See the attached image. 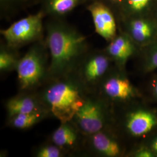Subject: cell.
Returning a JSON list of instances; mask_svg holds the SVG:
<instances>
[{
  "label": "cell",
  "instance_id": "cell-1",
  "mask_svg": "<svg viewBox=\"0 0 157 157\" xmlns=\"http://www.w3.org/2000/svg\"><path fill=\"white\" fill-rule=\"evenodd\" d=\"M45 41L50 55V79L72 74L89 51L87 37L62 23L48 26Z\"/></svg>",
  "mask_w": 157,
  "mask_h": 157
},
{
  "label": "cell",
  "instance_id": "cell-2",
  "mask_svg": "<svg viewBox=\"0 0 157 157\" xmlns=\"http://www.w3.org/2000/svg\"><path fill=\"white\" fill-rule=\"evenodd\" d=\"M36 91L51 118L60 123L72 121L89 92L73 73L49 79Z\"/></svg>",
  "mask_w": 157,
  "mask_h": 157
},
{
  "label": "cell",
  "instance_id": "cell-3",
  "mask_svg": "<svg viewBox=\"0 0 157 157\" xmlns=\"http://www.w3.org/2000/svg\"><path fill=\"white\" fill-rule=\"evenodd\" d=\"M50 55L45 41L34 43L16 69L18 91H36L50 79Z\"/></svg>",
  "mask_w": 157,
  "mask_h": 157
},
{
  "label": "cell",
  "instance_id": "cell-4",
  "mask_svg": "<svg viewBox=\"0 0 157 157\" xmlns=\"http://www.w3.org/2000/svg\"><path fill=\"white\" fill-rule=\"evenodd\" d=\"M112 118L113 107L95 91L88 92L72 121L88 136L111 126Z\"/></svg>",
  "mask_w": 157,
  "mask_h": 157
},
{
  "label": "cell",
  "instance_id": "cell-5",
  "mask_svg": "<svg viewBox=\"0 0 157 157\" xmlns=\"http://www.w3.org/2000/svg\"><path fill=\"white\" fill-rule=\"evenodd\" d=\"M121 105L124 109L117 114L113 112L111 126L122 138L143 136L157 125V117L152 112L133 109L129 106V102Z\"/></svg>",
  "mask_w": 157,
  "mask_h": 157
},
{
  "label": "cell",
  "instance_id": "cell-6",
  "mask_svg": "<svg viewBox=\"0 0 157 157\" xmlns=\"http://www.w3.org/2000/svg\"><path fill=\"white\" fill-rule=\"evenodd\" d=\"M112 62L104 50L89 51L72 73L88 91H95Z\"/></svg>",
  "mask_w": 157,
  "mask_h": 157
},
{
  "label": "cell",
  "instance_id": "cell-7",
  "mask_svg": "<svg viewBox=\"0 0 157 157\" xmlns=\"http://www.w3.org/2000/svg\"><path fill=\"white\" fill-rule=\"evenodd\" d=\"M43 13L39 12L12 23L6 29L1 30L8 46L18 49L29 43L42 40Z\"/></svg>",
  "mask_w": 157,
  "mask_h": 157
},
{
  "label": "cell",
  "instance_id": "cell-8",
  "mask_svg": "<svg viewBox=\"0 0 157 157\" xmlns=\"http://www.w3.org/2000/svg\"><path fill=\"white\" fill-rule=\"evenodd\" d=\"M96 91L113 107L132 102L136 94L124 70L115 66L103 78Z\"/></svg>",
  "mask_w": 157,
  "mask_h": 157
},
{
  "label": "cell",
  "instance_id": "cell-9",
  "mask_svg": "<svg viewBox=\"0 0 157 157\" xmlns=\"http://www.w3.org/2000/svg\"><path fill=\"white\" fill-rule=\"evenodd\" d=\"M122 139L112 126L86 136L84 157H122L126 152Z\"/></svg>",
  "mask_w": 157,
  "mask_h": 157
},
{
  "label": "cell",
  "instance_id": "cell-10",
  "mask_svg": "<svg viewBox=\"0 0 157 157\" xmlns=\"http://www.w3.org/2000/svg\"><path fill=\"white\" fill-rule=\"evenodd\" d=\"M86 136L72 121L62 122L48 139L61 147L68 157H84Z\"/></svg>",
  "mask_w": 157,
  "mask_h": 157
},
{
  "label": "cell",
  "instance_id": "cell-11",
  "mask_svg": "<svg viewBox=\"0 0 157 157\" xmlns=\"http://www.w3.org/2000/svg\"><path fill=\"white\" fill-rule=\"evenodd\" d=\"M117 22L120 32L126 34L139 49L157 40V26L151 16L123 18Z\"/></svg>",
  "mask_w": 157,
  "mask_h": 157
},
{
  "label": "cell",
  "instance_id": "cell-12",
  "mask_svg": "<svg viewBox=\"0 0 157 157\" xmlns=\"http://www.w3.org/2000/svg\"><path fill=\"white\" fill-rule=\"evenodd\" d=\"M88 10L92 17L95 32L108 42L117 34L118 22L112 10L100 1L91 4Z\"/></svg>",
  "mask_w": 157,
  "mask_h": 157
},
{
  "label": "cell",
  "instance_id": "cell-13",
  "mask_svg": "<svg viewBox=\"0 0 157 157\" xmlns=\"http://www.w3.org/2000/svg\"><path fill=\"white\" fill-rule=\"evenodd\" d=\"M104 50L115 67L124 70L126 62L139 52V48L126 34L120 32Z\"/></svg>",
  "mask_w": 157,
  "mask_h": 157
},
{
  "label": "cell",
  "instance_id": "cell-14",
  "mask_svg": "<svg viewBox=\"0 0 157 157\" xmlns=\"http://www.w3.org/2000/svg\"><path fill=\"white\" fill-rule=\"evenodd\" d=\"M4 105L6 118L21 113L48 111L36 91H18L16 95L6 101Z\"/></svg>",
  "mask_w": 157,
  "mask_h": 157
},
{
  "label": "cell",
  "instance_id": "cell-15",
  "mask_svg": "<svg viewBox=\"0 0 157 157\" xmlns=\"http://www.w3.org/2000/svg\"><path fill=\"white\" fill-rule=\"evenodd\" d=\"M157 0H122L118 12L117 20L132 17H150Z\"/></svg>",
  "mask_w": 157,
  "mask_h": 157
},
{
  "label": "cell",
  "instance_id": "cell-16",
  "mask_svg": "<svg viewBox=\"0 0 157 157\" xmlns=\"http://www.w3.org/2000/svg\"><path fill=\"white\" fill-rule=\"evenodd\" d=\"M51 118L50 113L47 110L17 114L7 117L6 126L12 129L28 130L33 128L47 118Z\"/></svg>",
  "mask_w": 157,
  "mask_h": 157
},
{
  "label": "cell",
  "instance_id": "cell-17",
  "mask_svg": "<svg viewBox=\"0 0 157 157\" xmlns=\"http://www.w3.org/2000/svg\"><path fill=\"white\" fill-rule=\"evenodd\" d=\"M21 57L17 49L6 44L1 46L0 50V72L1 75L16 71L18 63Z\"/></svg>",
  "mask_w": 157,
  "mask_h": 157
},
{
  "label": "cell",
  "instance_id": "cell-18",
  "mask_svg": "<svg viewBox=\"0 0 157 157\" xmlns=\"http://www.w3.org/2000/svg\"><path fill=\"white\" fill-rule=\"evenodd\" d=\"M32 155L35 157H68L66 152L49 139L34 147Z\"/></svg>",
  "mask_w": 157,
  "mask_h": 157
},
{
  "label": "cell",
  "instance_id": "cell-19",
  "mask_svg": "<svg viewBox=\"0 0 157 157\" xmlns=\"http://www.w3.org/2000/svg\"><path fill=\"white\" fill-rule=\"evenodd\" d=\"M80 0H48L49 10L57 15H64L78 6Z\"/></svg>",
  "mask_w": 157,
  "mask_h": 157
},
{
  "label": "cell",
  "instance_id": "cell-20",
  "mask_svg": "<svg viewBox=\"0 0 157 157\" xmlns=\"http://www.w3.org/2000/svg\"><path fill=\"white\" fill-rule=\"evenodd\" d=\"M139 51L143 52L146 57L148 65L151 69L157 68V40L139 49Z\"/></svg>",
  "mask_w": 157,
  "mask_h": 157
},
{
  "label": "cell",
  "instance_id": "cell-21",
  "mask_svg": "<svg viewBox=\"0 0 157 157\" xmlns=\"http://www.w3.org/2000/svg\"><path fill=\"white\" fill-rule=\"evenodd\" d=\"M122 1V0H102L101 2L108 6L116 16L118 12V8Z\"/></svg>",
  "mask_w": 157,
  "mask_h": 157
},
{
  "label": "cell",
  "instance_id": "cell-22",
  "mask_svg": "<svg viewBox=\"0 0 157 157\" xmlns=\"http://www.w3.org/2000/svg\"><path fill=\"white\" fill-rule=\"evenodd\" d=\"M133 155L135 157H152L154 156V154L152 150L150 151L146 148H141L135 152Z\"/></svg>",
  "mask_w": 157,
  "mask_h": 157
},
{
  "label": "cell",
  "instance_id": "cell-23",
  "mask_svg": "<svg viewBox=\"0 0 157 157\" xmlns=\"http://www.w3.org/2000/svg\"><path fill=\"white\" fill-rule=\"evenodd\" d=\"M151 17L152 19H153L154 22L155 23L156 26L157 28V4L156 6H155L153 11L152 12L151 15Z\"/></svg>",
  "mask_w": 157,
  "mask_h": 157
},
{
  "label": "cell",
  "instance_id": "cell-24",
  "mask_svg": "<svg viewBox=\"0 0 157 157\" xmlns=\"http://www.w3.org/2000/svg\"><path fill=\"white\" fill-rule=\"evenodd\" d=\"M152 151L154 154L157 155V137L152 143Z\"/></svg>",
  "mask_w": 157,
  "mask_h": 157
},
{
  "label": "cell",
  "instance_id": "cell-25",
  "mask_svg": "<svg viewBox=\"0 0 157 157\" xmlns=\"http://www.w3.org/2000/svg\"><path fill=\"white\" fill-rule=\"evenodd\" d=\"M154 92H155V95L157 96V82H156V83L154 86Z\"/></svg>",
  "mask_w": 157,
  "mask_h": 157
}]
</instances>
